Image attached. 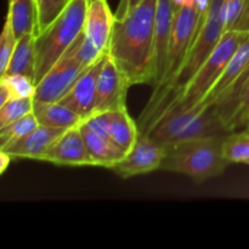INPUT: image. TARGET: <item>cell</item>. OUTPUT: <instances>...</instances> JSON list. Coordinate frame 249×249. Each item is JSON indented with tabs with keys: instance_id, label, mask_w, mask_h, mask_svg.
Here are the masks:
<instances>
[{
	"instance_id": "cell-5",
	"label": "cell",
	"mask_w": 249,
	"mask_h": 249,
	"mask_svg": "<svg viewBox=\"0 0 249 249\" xmlns=\"http://www.w3.org/2000/svg\"><path fill=\"white\" fill-rule=\"evenodd\" d=\"M88 0H70L55 21L36 36V85L84 31Z\"/></svg>"
},
{
	"instance_id": "cell-30",
	"label": "cell",
	"mask_w": 249,
	"mask_h": 249,
	"mask_svg": "<svg viewBox=\"0 0 249 249\" xmlns=\"http://www.w3.org/2000/svg\"><path fill=\"white\" fill-rule=\"evenodd\" d=\"M10 99H12V95L10 92V90L7 89V87L2 83H0V106L4 105L5 102L9 101Z\"/></svg>"
},
{
	"instance_id": "cell-13",
	"label": "cell",
	"mask_w": 249,
	"mask_h": 249,
	"mask_svg": "<svg viewBox=\"0 0 249 249\" xmlns=\"http://www.w3.org/2000/svg\"><path fill=\"white\" fill-rule=\"evenodd\" d=\"M128 89L129 85L126 84L118 66L107 53L97 80L96 105L94 113L106 112L125 105Z\"/></svg>"
},
{
	"instance_id": "cell-12",
	"label": "cell",
	"mask_w": 249,
	"mask_h": 249,
	"mask_svg": "<svg viewBox=\"0 0 249 249\" xmlns=\"http://www.w3.org/2000/svg\"><path fill=\"white\" fill-rule=\"evenodd\" d=\"M106 53L97 58L91 66H89L75 80L71 89L66 92L65 96L61 97L57 101L79 114L84 121L91 117L95 112L97 80H99Z\"/></svg>"
},
{
	"instance_id": "cell-14",
	"label": "cell",
	"mask_w": 249,
	"mask_h": 249,
	"mask_svg": "<svg viewBox=\"0 0 249 249\" xmlns=\"http://www.w3.org/2000/svg\"><path fill=\"white\" fill-rule=\"evenodd\" d=\"M79 125L67 129L44 153L41 162L70 167L92 165Z\"/></svg>"
},
{
	"instance_id": "cell-17",
	"label": "cell",
	"mask_w": 249,
	"mask_h": 249,
	"mask_svg": "<svg viewBox=\"0 0 249 249\" xmlns=\"http://www.w3.org/2000/svg\"><path fill=\"white\" fill-rule=\"evenodd\" d=\"M79 128L92 165L112 169L124 157L125 153L111 139L95 131L85 121L80 124Z\"/></svg>"
},
{
	"instance_id": "cell-18",
	"label": "cell",
	"mask_w": 249,
	"mask_h": 249,
	"mask_svg": "<svg viewBox=\"0 0 249 249\" xmlns=\"http://www.w3.org/2000/svg\"><path fill=\"white\" fill-rule=\"evenodd\" d=\"M249 70V38L242 45L238 48L235 55L228 63L224 72L215 82V84L212 87L208 94L206 95L203 100L196 106L198 107H211L214 102L218 100V97L225 91L226 89L231 87L236 80L240 79L243 74ZM195 106V107H196Z\"/></svg>"
},
{
	"instance_id": "cell-6",
	"label": "cell",
	"mask_w": 249,
	"mask_h": 249,
	"mask_svg": "<svg viewBox=\"0 0 249 249\" xmlns=\"http://www.w3.org/2000/svg\"><path fill=\"white\" fill-rule=\"evenodd\" d=\"M204 17L206 15L199 11L195 0L184 2L175 12L167 62H165L164 77L160 87L153 89L152 96L145 108L152 107L153 105L157 104L174 82L175 77L184 66L190 49L194 44L199 22L203 21Z\"/></svg>"
},
{
	"instance_id": "cell-27",
	"label": "cell",
	"mask_w": 249,
	"mask_h": 249,
	"mask_svg": "<svg viewBox=\"0 0 249 249\" xmlns=\"http://www.w3.org/2000/svg\"><path fill=\"white\" fill-rule=\"evenodd\" d=\"M0 83L5 84L14 97H33L36 92L34 79L23 74H11L0 77Z\"/></svg>"
},
{
	"instance_id": "cell-25",
	"label": "cell",
	"mask_w": 249,
	"mask_h": 249,
	"mask_svg": "<svg viewBox=\"0 0 249 249\" xmlns=\"http://www.w3.org/2000/svg\"><path fill=\"white\" fill-rule=\"evenodd\" d=\"M34 108L33 97H14L0 106V128L32 113Z\"/></svg>"
},
{
	"instance_id": "cell-11",
	"label": "cell",
	"mask_w": 249,
	"mask_h": 249,
	"mask_svg": "<svg viewBox=\"0 0 249 249\" xmlns=\"http://www.w3.org/2000/svg\"><path fill=\"white\" fill-rule=\"evenodd\" d=\"M164 156V146L153 140L147 134L140 133L135 145L112 168V170L124 179L148 174L160 169Z\"/></svg>"
},
{
	"instance_id": "cell-20",
	"label": "cell",
	"mask_w": 249,
	"mask_h": 249,
	"mask_svg": "<svg viewBox=\"0 0 249 249\" xmlns=\"http://www.w3.org/2000/svg\"><path fill=\"white\" fill-rule=\"evenodd\" d=\"M33 113L40 125L70 129L84 122V119L60 102H34Z\"/></svg>"
},
{
	"instance_id": "cell-16",
	"label": "cell",
	"mask_w": 249,
	"mask_h": 249,
	"mask_svg": "<svg viewBox=\"0 0 249 249\" xmlns=\"http://www.w3.org/2000/svg\"><path fill=\"white\" fill-rule=\"evenodd\" d=\"M67 129L53 128V126L40 125L39 124L33 131L19 139L16 142L0 148V151L6 152L12 160L27 158V160H40L48 148L62 135Z\"/></svg>"
},
{
	"instance_id": "cell-8",
	"label": "cell",
	"mask_w": 249,
	"mask_h": 249,
	"mask_svg": "<svg viewBox=\"0 0 249 249\" xmlns=\"http://www.w3.org/2000/svg\"><path fill=\"white\" fill-rule=\"evenodd\" d=\"M114 19L107 0H88L83 38L78 48V57L88 67L108 50Z\"/></svg>"
},
{
	"instance_id": "cell-2",
	"label": "cell",
	"mask_w": 249,
	"mask_h": 249,
	"mask_svg": "<svg viewBox=\"0 0 249 249\" xmlns=\"http://www.w3.org/2000/svg\"><path fill=\"white\" fill-rule=\"evenodd\" d=\"M226 0H211L206 17L202 24L197 29L196 38L189 51L186 61L181 67L180 72L175 77L174 82L169 87L164 96L152 107L143 109L140 119H139V129L140 133L146 130L148 124L174 100L179 99L186 85L194 78L197 71L206 62L220 39L225 33V17H224V6Z\"/></svg>"
},
{
	"instance_id": "cell-23",
	"label": "cell",
	"mask_w": 249,
	"mask_h": 249,
	"mask_svg": "<svg viewBox=\"0 0 249 249\" xmlns=\"http://www.w3.org/2000/svg\"><path fill=\"white\" fill-rule=\"evenodd\" d=\"M223 152L229 163L249 162V131H233L225 135Z\"/></svg>"
},
{
	"instance_id": "cell-29",
	"label": "cell",
	"mask_w": 249,
	"mask_h": 249,
	"mask_svg": "<svg viewBox=\"0 0 249 249\" xmlns=\"http://www.w3.org/2000/svg\"><path fill=\"white\" fill-rule=\"evenodd\" d=\"M142 0H121L119 2V6L117 9V12L114 14L116 18H122V17L125 16L130 10H133L136 5H139Z\"/></svg>"
},
{
	"instance_id": "cell-26",
	"label": "cell",
	"mask_w": 249,
	"mask_h": 249,
	"mask_svg": "<svg viewBox=\"0 0 249 249\" xmlns=\"http://www.w3.org/2000/svg\"><path fill=\"white\" fill-rule=\"evenodd\" d=\"M68 2L70 0H36V15H38L36 34L43 33L63 11Z\"/></svg>"
},
{
	"instance_id": "cell-22",
	"label": "cell",
	"mask_w": 249,
	"mask_h": 249,
	"mask_svg": "<svg viewBox=\"0 0 249 249\" xmlns=\"http://www.w3.org/2000/svg\"><path fill=\"white\" fill-rule=\"evenodd\" d=\"M7 17L16 39L28 34H36L38 15L36 0H10Z\"/></svg>"
},
{
	"instance_id": "cell-31",
	"label": "cell",
	"mask_w": 249,
	"mask_h": 249,
	"mask_svg": "<svg viewBox=\"0 0 249 249\" xmlns=\"http://www.w3.org/2000/svg\"><path fill=\"white\" fill-rule=\"evenodd\" d=\"M12 160V158L7 155L4 151H0V173H4L6 170V168L9 167L10 162Z\"/></svg>"
},
{
	"instance_id": "cell-4",
	"label": "cell",
	"mask_w": 249,
	"mask_h": 249,
	"mask_svg": "<svg viewBox=\"0 0 249 249\" xmlns=\"http://www.w3.org/2000/svg\"><path fill=\"white\" fill-rule=\"evenodd\" d=\"M225 135L192 139L165 147L160 169L185 174L197 182L221 175L229 164L223 152Z\"/></svg>"
},
{
	"instance_id": "cell-19",
	"label": "cell",
	"mask_w": 249,
	"mask_h": 249,
	"mask_svg": "<svg viewBox=\"0 0 249 249\" xmlns=\"http://www.w3.org/2000/svg\"><path fill=\"white\" fill-rule=\"evenodd\" d=\"M108 116L109 138L124 153H128L140 135L139 125L129 116L126 105L109 109Z\"/></svg>"
},
{
	"instance_id": "cell-24",
	"label": "cell",
	"mask_w": 249,
	"mask_h": 249,
	"mask_svg": "<svg viewBox=\"0 0 249 249\" xmlns=\"http://www.w3.org/2000/svg\"><path fill=\"white\" fill-rule=\"evenodd\" d=\"M39 125L34 113L27 114L7 125L0 128V148L6 147L7 145L12 142H16L19 139L28 135L31 131H33Z\"/></svg>"
},
{
	"instance_id": "cell-33",
	"label": "cell",
	"mask_w": 249,
	"mask_h": 249,
	"mask_svg": "<svg viewBox=\"0 0 249 249\" xmlns=\"http://www.w3.org/2000/svg\"><path fill=\"white\" fill-rule=\"evenodd\" d=\"M243 130H247V131H249V119H248L247 124H246V128H245V129H243Z\"/></svg>"
},
{
	"instance_id": "cell-9",
	"label": "cell",
	"mask_w": 249,
	"mask_h": 249,
	"mask_svg": "<svg viewBox=\"0 0 249 249\" xmlns=\"http://www.w3.org/2000/svg\"><path fill=\"white\" fill-rule=\"evenodd\" d=\"M83 32L65 55L49 70L36 85L34 102H57L71 89L79 75L88 68L78 57Z\"/></svg>"
},
{
	"instance_id": "cell-10",
	"label": "cell",
	"mask_w": 249,
	"mask_h": 249,
	"mask_svg": "<svg viewBox=\"0 0 249 249\" xmlns=\"http://www.w3.org/2000/svg\"><path fill=\"white\" fill-rule=\"evenodd\" d=\"M212 107L226 133L243 130L249 119V70Z\"/></svg>"
},
{
	"instance_id": "cell-15",
	"label": "cell",
	"mask_w": 249,
	"mask_h": 249,
	"mask_svg": "<svg viewBox=\"0 0 249 249\" xmlns=\"http://www.w3.org/2000/svg\"><path fill=\"white\" fill-rule=\"evenodd\" d=\"M177 7L173 0H158L155 29V79L153 89L160 87L164 77L168 49L172 36L173 21Z\"/></svg>"
},
{
	"instance_id": "cell-21",
	"label": "cell",
	"mask_w": 249,
	"mask_h": 249,
	"mask_svg": "<svg viewBox=\"0 0 249 249\" xmlns=\"http://www.w3.org/2000/svg\"><path fill=\"white\" fill-rule=\"evenodd\" d=\"M36 34H28L17 39L9 66L2 75L23 74L36 80ZM0 75V77H2ZM36 83V82H34Z\"/></svg>"
},
{
	"instance_id": "cell-32",
	"label": "cell",
	"mask_w": 249,
	"mask_h": 249,
	"mask_svg": "<svg viewBox=\"0 0 249 249\" xmlns=\"http://www.w3.org/2000/svg\"><path fill=\"white\" fill-rule=\"evenodd\" d=\"M173 1H174V4H175V7H177V10H179V7L181 6L182 4H184V2H185V0H173Z\"/></svg>"
},
{
	"instance_id": "cell-34",
	"label": "cell",
	"mask_w": 249,
	"mask_h": 249,
	"mask_svg": "<svg viewBox=\"0 0 249 249\" xmlns=\"http://www.w3.org/2000/svg\"><path fill=\"white\" fill-rule=\"evenodd\" d=\"M247 164H249V162H248V163H247Z\"/></svg>"
},
{
	"instance_id": "cell-7",
	"label": "cell",
	"mask_w": 249,
	"mask_h": 249,
	"mask_svg": "<svg viewBox=\"0 0 249 249\" xmlns=\"http://www.w3.org/2000/svg\"><path fill=\"white\" fill-rule=\"evenodd\" d=\"M248 38L249 32L226 31L213 53L197 71L177 101L185 108H192L198 105L215 84L238 48Z\"/></svg>"
},
{
	"instance_id": "cell-28",
	"label": "cell",
	"mask_w": 249,
	"mask_h": 249,
	"mask_svg": "<svg viewBox=\"0 0 249 249\" xmlns=\"http://www.w3.org/2000/svg\"><path fill=\"white\" fill-rule=\"evenodd\" d=\"M16 43L17 39L12 31L11 22H10L9 17H6L1 36H0V75L4 74L9 66Z\"/></svg>"
},
{
	"instance_id": "cell-3",
	"label": "cell",
	"mask_w": 249,
	"mask_h": 249,
	"mask_svg": "<svg viewBox=\"0 0 249 249\" xmlns=\"http://www.w3.org/2000/svg\"><path fill=\"white\" fill-rule=\"evenodd\" d=\"M142 133L164 147L192 139L224 135L226 130L213 107L185 108L177 100L165 107Z\"/></svg>"
},
{
	"instance_id": "cell-1",
	"label": "cell",
	"mask_w": 249,
	"mask_h": 249,
	"mask_svg": "<svg viewBox=\"0 0 249 249\" xmlns=\"http://www.w3.org/2000/svg\"><path fill=\"white\" fill-rule=\"evenodd\" d=\"M157 5L158 0H142L125 16L114 19L107 53L129 88L153 83L155 79Z\"/></svg>"
}]
</instances>
